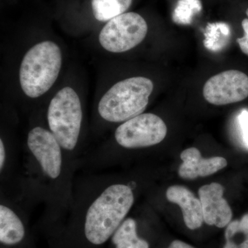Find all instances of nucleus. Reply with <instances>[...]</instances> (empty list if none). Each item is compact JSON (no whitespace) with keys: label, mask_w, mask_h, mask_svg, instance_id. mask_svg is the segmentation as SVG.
Masks as SVG:
<instances>
[{"label":"nucleus","mask_w":248,"mask_h":248,"mask_svg":"<svg viewBox=\"0 0 248 248\" xmlns=\"http://www.w3.org/2000/svg\"><path fill=\"white\" fill-rule=\"evenodd\" d=\"M79 162L68 155L48 128L40 125L28 133L22 170L16 195L30 207L43 205L48 218L69 213Z\"/></svg>","instance_id":"f257e3e1"},{"label":"nucleus","mask_w":248,"mask_h":248,"mask_svg":"<svg viewBox=\"0 0 248 248\" xmlns=\"http://www.w3.org/2000/svg\"><path fill=\"white\" fill-rule=\"evenodd\" d=\"M138 186L136 180H123L108 172L76 177L68 215L86 242L102 246L112 237L133 208Z\"/></svg>","instance_id":"f03ea898"},{"label":"nucleus","mask_w":248,"mask_h":248,"mask_svg":"<svg viewBox=\"0 0 248 248\" xmlns=\"http://www.w3.org/2000/svg\"><path fill=\"white\" fill-rule=\"evenodd\" d=\"M83 114L81 101L76 91L65 87L50 101L46 113L49 130L62 148L76 161L81 154V135Z\"/></svg>","instance_id":"7ed1b4c3"},{"label":"nucleus","mask_w":248,"mask_h":248,"mask_svg":"<svg viewBox=\"0 0 248 248\" xmlns=\"http://www.w3.org/2000/svg\"><path fill=\"white\" fill-rule=\"evenodd\" d=\"M154 89L153 81L144 77H134L119 81L101 98L97 114L108 124H122L146 110Z\"/></svg>","instance_id":"20e7f679"},{"label":"nucleus","mask_w":248,"mask_h":248,"mask_svg":"<svg viewBox=\"0 0 248 248\" xmlns=\"http://www.w3.org/2000/svg\"><path fill=\"white\" fill-rule=\"evenodd\" d=\"M62 63V52L55 42L45 41L26 53L19 69L22 91L31 98L40 97L58 79Z\"/></svg>","instance_id":"39448f33"},{"label":"nucleus","mask_w":248,"mask_h":248,"mask_svg":"<svg viewBox=\"0 0 248 248\" xmlns=\"http://www.w3.org/2000/svg\"><path fill=\"white\" fill-rule=\"evenodd\" d=\"M147 32L148 24L142 16L125 13L108 22L99 34V43L111 53H124L141 43Z\"/></svg>","instance_id":"423d86ee"},{"label":"nucleus","mask_w":248,"mask_h":248,"mask_svg":"<svg viewBox=\"0 0 248 248\" xmlns=\"http://www.w3.org/2000/svg\"><path fill=\"white\" fill-rule=\"evenodd\" d=\"M203 94L205 100L213 105L241 102L248 97V76L236 70L222 72L205 82Z\"/></svg>","instance_id":"0eeeda50"},{"label":"nucleus","mask_w":248,"mask_h":248,"mask_svg":"<svg viewBox=\"0 0 248 248\" xmlns=\"http://www.w3.org/2000/svg\"><path fill=\"white\" fill-rule=\"evenodd\" d=\"M30 207L17 196L1 192L0 196V242L16 246L26 236L25 214Z\"/></svg>","instance_id":"6e6552de"},{"label":"nucleus","mask_w":248,"mask_h":248,"mask_svg":"<svg viewBox=\"0 0 248 248\" xmlns=\"http://www.w3.org/2000/svg\"><path fill=\"white\" fill-rule=\"evenodd\" d=\"M224 188L218 183L202 186L199 196L203 210V220L209 226L223 228L232 218V212L228 202L223 197Z\"/></svg>","instance_id":"1a4fd4ad"},{"label":"nucleus","mask_w":248,"mask_h":248,"mask_svg":"<svg viewBox=\"0 0 248 248\" xmlns=\"http://www.w3.org/2000/svg\"><path fill=\"white\" fill-rule=\"evenodd\" d=\"M183 164L179 169V175L184 179H195L212 175L228 165L227 160L221 156L203 158L196 148H190L181 153Z\"/></svg>","instance_id":"9d476101"},{"label":"nucleus","mask_w":248,"mask_h":248,"mask_svg":"<svg viewBox=\"0 0 248 248\" xmlns=\"http://www.w3.org/2000/svg\"><path fill=\"white\" fill-rule=\"evenodd\" d=\"M166 198L182 208L184 222L189 229H198L202 226L204 220L202 203L189 189L182 186H170L166 191Z\"/></svg>","instance_id":"9b49d317"},{"label":"nucleus","mask_w":248,"mask_h":248,"mask_svg":"<svg viewBox=\"0 0 248 248\" xmlns=\"http://www.w3.org/2000/svg\"><path fill=\"white\" fill-rule=\"evenodd\" d=\"M115 248H150L146 240L138 234V223L135 218H125L112 236Z\"/></svg>","instance_id":"f8f14e48"},{"label":"nucleus","mask_w":248,"mask_h":248,"mask_svg":"<svg viewBox=\"0 0 248 248\" xmlns=\"http://www.w3.org/2000/svg\"><path fill=\"white\" fill-rule=\"evenodd\" d=\"M132 0H92L93 13L99 22H108L130 8Z\"/></svg>","instance_id":"ddd939ff"},{"label":"nucleus","mask_w":248,"mask_h":248,"mask_svg":"<svg viewBox=\"0 0 248 248\" xmlns=\"http://www.w3.org/2000/svg\"><path fill=\"white\" fill-rule=\"evenodd\" d=\"M225 237L226 243L223 248H248V214L241 220L230 222Z\"/></svg>","instance_id":"4468645a"},{"label":"nucleus","mask_w":248,"mask_h":248,"mask_svg":"<svg viewBox=\"0 0 248 248\" xmlns=\"http://www.w3.org/2000/svg\"><path fill=\"white\" fill-rule=\"evenodd\" d=\"M204 35L205 48L217 51L224 48L231 35V29L226 23L209 24Z\"/></svg>","instance_id":"2eb2a0df"},{"label":"nucleus","mask_w":248,"mask_h":248,"mask_svg":"<svg viewBox=\"0 0 248 248\" xmlns=\"http://www.w3.org/2000/svg\"><path fill=\"white\" fill-rule=\"evenodd\" d=\"M202 9L200 0H179L173 13V21L179 24H190Z\"/></svg>","instance_id":"dca6fc26"},{"label":"nucleus","mask_w":248,"mask_h":248,"mask_svg":"<svg viewBox=\"0 0 248 248\" xmlns=\"http://www.w3.org/2000/svg\"><path fill=\"white\" fill-rule=\"evenodd\" d=\"M241 24L244 31V36L241 38H238L237 42L241 51L248 55V19H244Z\"/></svg>","instance_id":"f3484780"},{"label":"nucleus","mask_w":248,"mask_h":248,"mask_svg":"<svg viewBox=\"0 0 248 248\" xmlns=\"http://www.w3.org/2000/svg\"><path fill=\"white\" fill-rule=\"evenodd\" d=\"M239 124L242 130L244 143L248 147V111L244 110L239 115Z\"/></svg>","instance_id":"a211bd4d"},{"label":"nucleus","mask_w":248,"mask_h":248,"mask_svg":"<svg viewBox=\"0 0 248 248\" xmlns=\"http://www.w3.org/2000/svg\"><path fill=\"white\" fill-rule=\"evenodd\" d=\"M168 248H195L192 247L190 245L186 244L182 241H179V240H175V241H172L169 247Z\"/></svg>","instance_id":"6ab92c4d"},{"label":"nucleus","mask_w":248,"mask_h":248,"mask_svg":"<svg viewBox=\"0 0 248 248\" xmlns=\"http://www.w3.org/2000/svg\"><path fill=\"white\" fill-rule=\"evenodd\" d=\"M246 14H247V16L248 17V8L247 11H246Z\"/></svg>","instance_id":"aec40b11"}]
</instances>
